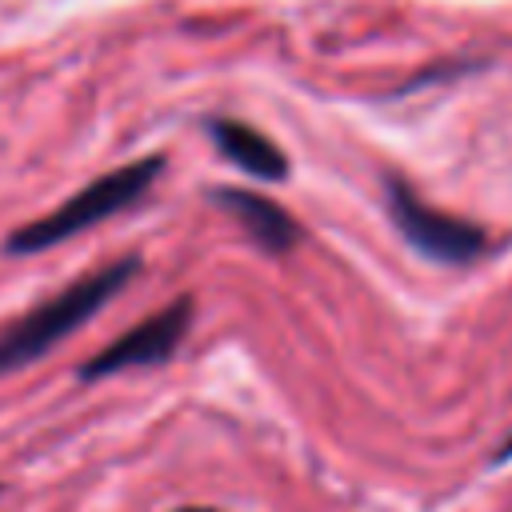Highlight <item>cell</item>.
<instances>
[{
    "instance_id": "6da1fadb",
    "label": "cell",
    "mask_w": 512,
    "mask_h": 512,
    "mask_svg": "<svg viewBox=\"0 0 512 512\" xmlns=\"http://www.w3.org/2000/svg\"><path fill=\"white\" fill-rule=\"evenodd\" d=\"M140 272L136 256H120L96 272L76 276L72 284H64L56 296L40 300L36 308H28L24 316H16L4 332H0V376L40 360L44 352H52L64 336L80 332L120 288H128V280Z\"/></svg>"
},
{
    "instance_id": "7a4b0ae2",
    "label": "cell",
    "mask_w": 512,
    "mask_h": 512,
    "mask_svg": "<svg viewBox=\"0 0 512 512\" xmlns=\"http://www.w3.org/2000/svg\"><path fill=\"white\" fill-rule=\"evenodd\" d=\"M160 172H164V156H160V152L140 156V160H128V164H120V168H112V172L88 180L72 200L56 204L52 212H44V216L20 224V228L4 240V248H8L12 256H32V252H44V248H52V244H60V240H72L76 232H84V228H92V224H100V220L124 212L128 204H136Z\"/></svg>"
},
{
    "instance_id": "3957f363",
    "label": "cell",
    "mask_w": 512,
    "mask_h": 512,
    "mask_svg": "<svg viewBox=\"0 0 512 512\" xmlns=\"http://www.w3.org/2000/svg\"><path fill=\"white\" fill-rule=\"evenodd\" d=\"M384 192H388V216H392L396 232L420 256L440 260V264H472V260H480L488 252V236L476 224L424 204L404 180L388 176L384 180Z\"/></svg>"
},
{
    "instance_id": "277c9868",
    "label": "cell",
    "mask_w": 512,
    "mask_h": 512,
    "mask_svg": "<svg viewBox=\"0 0 512 512\" xmlns=\"http://www.w3.org/2000/svg\"><path fill=\"white\" fill-rule=\"evenodd\" d=\"M192 296H176L168 308L144 316L136 328H128L124 336H116L112 344H104L96 356H88L80 368H76V380L80 384H96L104 376H116V372H128V368H156V364H168L176 356V348L184 344L188 336V324H192Z\"/></svg>"
},
{
    "instance_id": "5b68a950",
    "label": "cell",
    "mask_w": 512,
    "mask_h": 512,
    "mask_svg": "<svg viewBox=\"0 0 512 512\" xmlns=\"http://www.w3.org/2000/svg\"><path fill=\"white\" fill-rule=\"evenodd\" d=\"M212 204H220L240 228L248 240H256L264 252L272 256H284L300 244V224L288 208H280L272 196L264 192H248V188H208Z\"/></svg>"
},
{
    "instance_id": "8992f818",
    "label": "cell",
    "mask_w": 512,
    "mask_h": 512,
    "mask_svg": "<svg viewBox=\"0 0 512 512\" xmlns=\"http://www.w3.org/2000/svg\"><path fill=\"white\" fill-rule=\"evenodd\" d=\"M204 128H208L212 144L220 148V156L232 160L240 172H248L256 180H272V184L288 176V156L260 128H252L244 120H232V116H212Z\"/></svg>"
},
{
    "instance_id": "52a82bcc",
    "label": "cell",
    "mask_w": 512,
    "mask_h": 512,
    "mask_svg": "<svg viewBox=\"0 0 512 512\" xmlns=\"http://www.w3.org/2000/svg\"><path fill=\"white\" fill-rule=\"evenodd\" d=\"M172 512H220V508H208V504H184V508H172Z\"/></svg>"
},
{
    "instance_id": "ba28073f",
    "label": "cell",
    "mask_w": 512,
    "mask_h": 512,
    "mask_svg": "<svg viewBox=\"0 0 512 512\" xmlns=\"http://www.w3.org/2000/svg\"><path fill=\"white\" fill-rule=\"evenodd\" d=\"M504 460H512V440H508V444L496 452V464H504Z\"/></svg>"
}]
</instances>
